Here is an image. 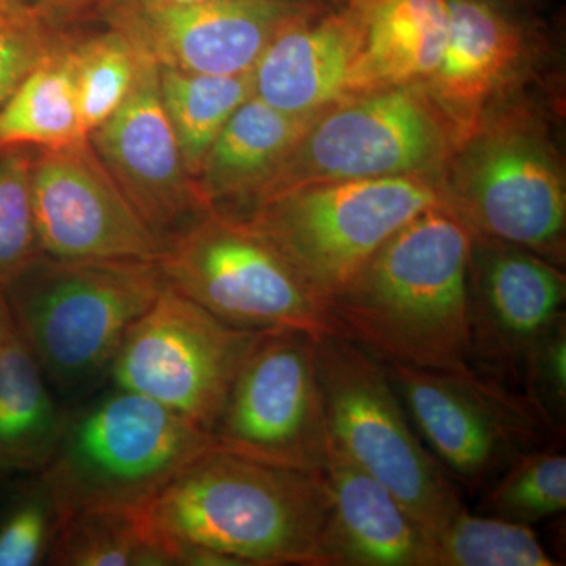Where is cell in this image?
Masks as SVG:
<instances>
[{
	"mask_svg": "<svg viewBox=\"0 0 566 566\" xmlns=\"http://www.w3.org/2000/svg\"><path fill=\"white\" fill-rule=\"evenodd\" d=\"M331 512L324 472L300 471L208 449L142 509L172 565L319 566Z\"/></svg>",
	"mask_w": 566,
	"mask_h": 566,
	"instance_id": "cell-1",
	"label": "cell"
},
{
	"mask_svg": "<svg viewBox=\"0 0 566 566\" xmlns=\"http://www.w3.org/2000/svg\"><path fill=\"white\" fill-rule=\"evenodd\" d=\"M471 252L472 233L447 205L423 211L327 304L338 333L385 363L474 370Z\"/></svg>",
	"mask_w": 566,
	"mask_h": 566,
	"instance_id": "cell-2",
	"label": "cell"
},
{
	"mask_svg": "<svg viewBox=\"0 0 566 566\" xmlns=\"http://www.w3.org/2000/svg\"><path fill=\"white\" fill-rule=\"evenodd\" d=\"M166 286L156 262H74L40 253L2 293L52 389L80 395L109 376L129 327Z\"/></svg>",
	"mask_w": 566,
	"mask_h": 566,
	"instance_id": "cell-3",
	"label": "cell"
},
{
	"mask_svg": "<svg viewBox=\"0 0 566 566\" xmlns=\"http://www.w3.org/2000/svg\"><path fill=\"white\" fill-rule=\"evenodd\" d=\"M211 447L210 433L172 409L114 386L65 411L57 449L40 474L63 517L139 512Z\"/></svg>",
	"mask_w": 566,
	"mask_h": 566,
	"instance_id": "cell-4",
	"label": "cell"
},
{
	"mask_svg": "<svg viewBox=\"0 0 566 566\" xmlns=\"http://www.w3.org/2000/svg\"><path fill=\"white\" fill-rule=\"evenodd\" d=\"M331 442L398 499L427 534L464 510L460 491L424 447L385 363L344 335L318 340Z\"/></svg>",
	"mask_w": 566,
	"mask_h": 566,
	"instance_id": "cell-5",
	"label": "cell"
},
{
	"mask_svg": "<svg viewBox=\"0 0 566 566\" xmlns=\"http://www.w3.org/2000/svg\"><path fill=\"white\" fill-rule=\"evenodd\" d=\"M442 205L447 199L434 182L401 175L301 186L243 218L329 304L398 230Z\"/></svg>",
	"mask_w": 566,
	"mask_h": 566,
	"instance_id": "cell-6",
	"label": "cell"
},
{
	"mask_svg": "<svg viewBox=\"0 0 566 566\" xmlns=\"http://www.w3.org/2000/svg\"><path fill=\"white\" fill-rule=\"evenodd\" d=\"M156 263L167 286L230 326L340 335L327 304L243 216L205 212L164 243Z\"/></svg>",
	"mask_w": 566,
	"mask_h": 566,
	"instance_id": "cell-7",
	"label": "cell"
},
{
	"mask_svg": "<svg viewBox=\"0 0 566 566\" xmlns=\"http://www.w3.org/2000/svg\"><path fill=\"white\" fill-rule=\"evenodd\" d=\"M449 148L441 109L415 85L356 96L312 120L255 208L301 186L423 175L444 161Z\"/></svg>",
	"mask_w": 566,
	"mask_h": 566,
	"instance_id": "cell-8",
	"label": "cell"
},
{
	"mask_svg": "<svg viewBox=\"0 0 566 566\" xmlns=\"http://www.w3.org/2000/svg\"><path fill=\"white\" fill-rule=\"evenodd\" d=\"M385 367L423 444L465 486H482L516 458L564 434L526 394L479 371Z\"/></svg>",
	"mask_w": 566,
	"mask_h": 566,
	"instance_id": "cell-9",
	"label": "cell"
},
{
	"mask_svg": "<svg viewBox=\"0 0 566 566\" xmlns=\"http://www.w3.org/2000/svg\"><path fill=\"white\" fill-rule=\"evenodd\" d=\"M318 340L300 329L260 333L211 428L214 449L282 468L324 472L329 430L318 376Z\"/></svg>",
	"mask_w": 566,
	"mask_h": 566,
	"instance_id": "cell-10",
	"label": "cell"
},
{
	"mask_svg": "<svg viewBox=\"0 0 566 566\" xmlns=\"http://www.w3.org/2000/svg\"><path fill=\"white\" fill-rule=\"evenodd\" d=\"M260 333L230 326L166 286L129 327L109 376L210 433Z\"/></svg>",
	"mask_w": 566,
	"mask_h": 566,
	"instance_id": "cell-11",
	"label": "cell"
},
{
	"mask_svg": "<svg viewBox=\"0 0 566 566\" xmlns=\"http://www.w3.org/2000/svg\"><path fill=\"white\" fill-rule=\"evenodd\" d=\"M104 21L156 65L185 73H248L290 25L322 13V0H104Z\"/></svg>",
	"mask_w": 566,
	"mask_h": 566,
	"instance_id": "cell-12",
	"label": "cell"
},
{
	"mask_svg": "<svg viewBox=\"0 0 566 566\" xmlns=\"http://www.w3.org/2000/svg\"><path fill=\"white\" fill-rule=\"evenodd\" d=\"M32 205L41 253L59 260L156 262L163 241L134 210L88 139L39 150Z\"/></svg>",
	"mask_w": 566,
	"mask_h": 566,
	"instance_id": "cell-13",
	"label": "cell"
},
{
	"mask_svg": "<svg viewBox=\"0 0 566 566\" xmlns=\"http://www.w3.org/2000/svg\"><path fill=\"white\" fill-rule=\"evenodd\" d=\"M447 207L472 237L545 255L564 253L565 182L538 142L521 134L493 136L469 153L458 197Z\"/></svg>",
	"mask_w": 566,
	"mask_h": 566,
	"instance_id": "cell-14",
	"label": "cell"
},
{
	"mask_svg": "<svg viewBox=\"0 0 566 566\" xmlns=\"http://www.w3.org/2000/svg\"><path fill=\"white\" fill-rule=\"evenodd\" d=\"M93 151L163 244L210 211L164 109L159 69L144 55L128 98L88 134Z\"/></svg>",
	"mask_w": 566,
	"mask_h": 566,
	"instance_id": "cell-15",
	"label": "cell"
},
{
	"mask_svg": "<svg viewBox=\"0 0 566 566\" xmlns=\"http://www.w3.org/2000/svg\"><path fill=\"white\" fill-rule=\"evenodd\" d=\"M471 263L472 368L521 390L528 357L565 315V277L542 256L502 243L485 251L472 243Z\"/></svg>",
	"mask_w": 566,
	"mask_h": 566,
	"instance_id": "cell-16",
	"label": "cell"
},
{
	"mask_svg": "<svg viewBox=\"0 0 566 566\" xmlns=\"http://www.w3.org/2000/svg\"><path fill=\"white\" fill-rule=\"evenodd\" d=\"M363 21L352 0L296 22L253 66V95L296 117H316L353 96Z\"/></svg>",
	"mask_w": 566,
	"mask_h": 566,
	"instance_id": "cell-17",
	"label": "cell"
},
{
	"mask_svg": "<svg viewBox=\"0 0 566 566\" xmlns=\"http://www.w3.org/2000/svg\"><path fill=\"white\" fill-rule=\"evenodd\" d=\"M319 566H428V536L386 486L331 442Z\"/></svg>",
	"mask_w": 566,
	"mask_h": 566,
	"instance_id": "cell-18",
	"label": "cell"
},
{
	"mask_svg": "<svg viewBox=\"0 0 566 566\" xmlns=\"http://www.w3.org/2000/svg\"><path fill=\"white\" fill-rule=\"evenodd\" d=\"M363 21L353 96L430 80L444 52L447 0H352Z\"/></svg>",
	"mask_w": 566,
	"mask_h": 566,
	"instance_id": "cell-19",
	"label": "cell"
},
{
	"mask_svg": "<svg viewBox=\"0 0 566 566\" xmlns=\"http://www.w3.org/2000/svg\"><path fill=\"white\" fill-rule=\"evenodd\" d=\"M314 118L285 114L255 95L241 104L193 178L208 208L240 202L253 210L264 185Z\"/></svg>",
	"mask_w": 566,
	"mask_h": 566,
	"instance_id": "cell-20",
	"label": "cell"
},
{
	"mask_svg": "<svg viewBox=\"0 0 566 566\" xmlns=\"http://www.w3.org/2000/svg\"><path fill=\"white\" fill-rule=\"evenodd\" d=\"M447 2L449 29L431 87L434 98L450 111H472L515 66L521 36L486 0Z\"/></svg>",
	"mask_w": 566,
	"mask_h": 566,
	"instance_id": "cell-21",
	"label": "cell"
},
{
	"mask_svg": "<svg viewBox=\"0 0 566 566\" xmlns=\"http://www.w3.org/2000/svg\"><path fill=\"white\" fill-rule=\"evenodd\" d=\"M63 419L50 382L10 322L0 352V476L43 472L57 449Z\"/></svg>",
	"mask_w": 566,
	"mask_h": 566,
	"instance_id": "cell-22",
	"label": "cell"
},
{
	"mask_svg": "<svg viewBox=\"0 0 566 566\" xmlns=\"http://www.w3.org/2000/svg\"><path fill=\"white\" fill-rule=\"evenodd\" d=\"M85 139L70 36L57 35L39 65L0 107V153L28 147L51 150Z\"/></svg>",
	"mask_w": 566,
	"mask_h": 566,
	"instance_id": "cell-23",
	"label": "cell"
},
{
	"mask_svg": "<svg viewBox=\"0 0 566 566\" xmlns=\"http://www.w3.org/2000/svg\"><path fill=\"white\" fill-rule=\"evenodd\" d=\"M159 69L164 109L192 178L234 111L253 95L252 71L232 76Z\"/></svg>",
	"mask_w": 566,
	"mask_h": 566,
	"instance_id": "cell-24",
	"label": "cell"
},
{
	"mask_svg": "<svg viewBox=\"0 0 566 566\" xmlns=\"http://www.w3.org/2000/svg\"><path fill=\"white\" fill-rule=\"evenodd\" d=\"M46 565L172 566V560L142 510H95L63 517Z\"/></svg>",
	"mask_w": 566,
	"mask_h": 566,
	"instance_id": "cell-25",
	"label": "cell"
},
{
	"mask_svg": "<svg viewBox=\"0 0 566 566\" xmlns=\"http://www.w3.org/2000/svg\"><path fill=\"white\" fill-rule=\"evenodd\" d=\"M428 536V566H556L531 526L461 510Z\"/></svg>",
	"mask_w": 566,
	"mask_h": 566,
	"instance_id": "cell-26",
	"label": "cell"
},
{
	"mask_svg": "<svg viewBox=\"0 0 566 566\" xmlns=\"http://www.w3.org/2000/svg\"><path fill=\"white\" fill-rule=\"evenodd\" d=\"M70 52L82 129L88 137L128 98L145 54L112 28L70 39Z\"/></svg>",
	"mask_w": 566,
	"mask_h": 566,
	"instance_id": "cell-27",
	"label": "cell"
},
{
	"mask_svg": "<svg viewBox=\"0 0 566 566\" xmlns=\"http://www.w3.org/2000/svg\"><path fill=\"white\" fill-rule=\"evenodd\" d=\"M486 515L532 524L566 509V457L546 446L524 453L495 476L483 504Z\"/></svg>",
	"mask_w": 566,
	"mask_h": 566,
	"instance_id": "cell-28",
	"label": "cell"
},
{
	"mask_svg": "<svg viewBox=\"0 0 566 566\" xmlns=\"http://www.w3.org/2000/svg\"><path fill=\"white\" fill-rule=\"evenodd\" d=\"M63 515L43 475H29L0 502V566L46 565Z\"/></svg>",
	"mask_w": 566,
	"mask_h": 566,
	"instance_id": "cell-29",
	"label": "cell"
},
{
	"mask_svg": "<svg viewBox=\"0 0 566 566\" xmlns=\"http://www.w3.org/2000/svg\"><path fill=\"white\" fill-rule=\"evenodd\" d=\"M32 158L25 148L0 153V286L41 253L33 218Z\"/></svg>",
	"mask_w": 566,
	"mask_h": 566,
	"instance_id": "cell-30",
	"label": "cell"
},
{
	"mask_svg": "<svg viewBox=\"0 0 566 566\" xmlns=\"http://www.w3.org/2000/svg\"><path fill=\"white\" fill-rule=\"evenodd\" d=\"M57 33L32 7L0 11V107L50 51Z\"/></svg>",
	"mask_w": 566,
	"mask_h": 566,
	"instance_id": "cell-31",
	"label": "cell"
},
{
	"mask_svg": "<svg viewBox=\"0 0 566 566\" xmlns=\"http://www.w3.org/2000/svg\"><path fill=\"white\" fill-rule=\"evenodd\" d=\"M521 390L542 406L551 419L565 427L566 409V318L565 315L542 338L528 357Z\"/></svg>",
	"mask_w": 566,
	"mask_h": 566,
	"instance_id": "cell-32",
	"label": "cell"
},
{
	"mask_svg": "<svg viewBox=\"0 0 566 566\" xmlns=\"http://www.w3.org/2000/svg\"><path fill=\"white\" fill-rule=\"evenodd\" d=\"M95 2L103 0H33L31 7L43 20L50 22L55 14L74 13Z\"/></svg>",
	"mask_w": 566,
	"mask_h": 566,
	"instance_id": "cell-33",
	"label": "cell"
},
{
	"mask_svg": "<svg viewBox=\"0 0 566 566\" xmlns=\"http://www.w3.org/2000/svg\"><path fill=\"white\" fill-rule=\"evenodd\" d=\"M11 322L9 307H7L6 297H3L2 286H0V352H2L3 337H6L7 327Z\"/></svg>",
	"mask_w": 566,
	"mask_h": 566,
	"instance_id": "cell-34",
	"label": "cell"
},
{
	"mask_svg": "<svg viewBox=\"0 0 566 566\" xmlns=\"http://www.w3.org/2000/svg\"><path fill=\"white\" fill-rule=\"evenodd\" d=\"M20 7L28 6H21V3L14 2V0H0V10L2 11L20 9Z\"/></svg>",
	"mask_w": 566,
	"mask_h": 566,
	"instance_id": "cell-35",
	"label": "cell"
},
{
	"mask_svg": "<svg viewBox=\"0 0 566 566\" xmlns=\"http://www.w3.org/2000/svg\"><path fill=\"white\" fill-rule=\"evenodd\" d=\"M104 2V0H103ZM147 2H197V0H147ZM327 3H345L346 0H322Z\"/></svg>",
	"mask_w": 566,
	"mask_h": 566,
	"instance_id": "cell-36",
	"label": "cell"
},
{
	"mask_svg": "<svg viewBox=\"0 0 566 566\" xmlns=\"http://www.w3.org/2000/svg\"><path fill=\"white\" fill-rule=\"evenodd\" d=\"M14 2L21 3V6H28L31 7L33 0H14Z\"/></svg>",
	"mask_w": 566,
	"mask_h": 566,
	"instance_id": "cell-37",
	"label": "cell"
},
{
	"mask_svg": "<svg viewBox=\"0 0 566 566\" xmlns=\"http://www.w3.org/2000/svg\"><path fill=\"white\" fill-rule=\"evenodd\" d=\"M0 11H2V10H0Z\"/></svg>",
	"mask_w": 566,
	"mask_h": 566,
	"instance_id": "cell-38",
	"label": "cell"
}]
</instances>
